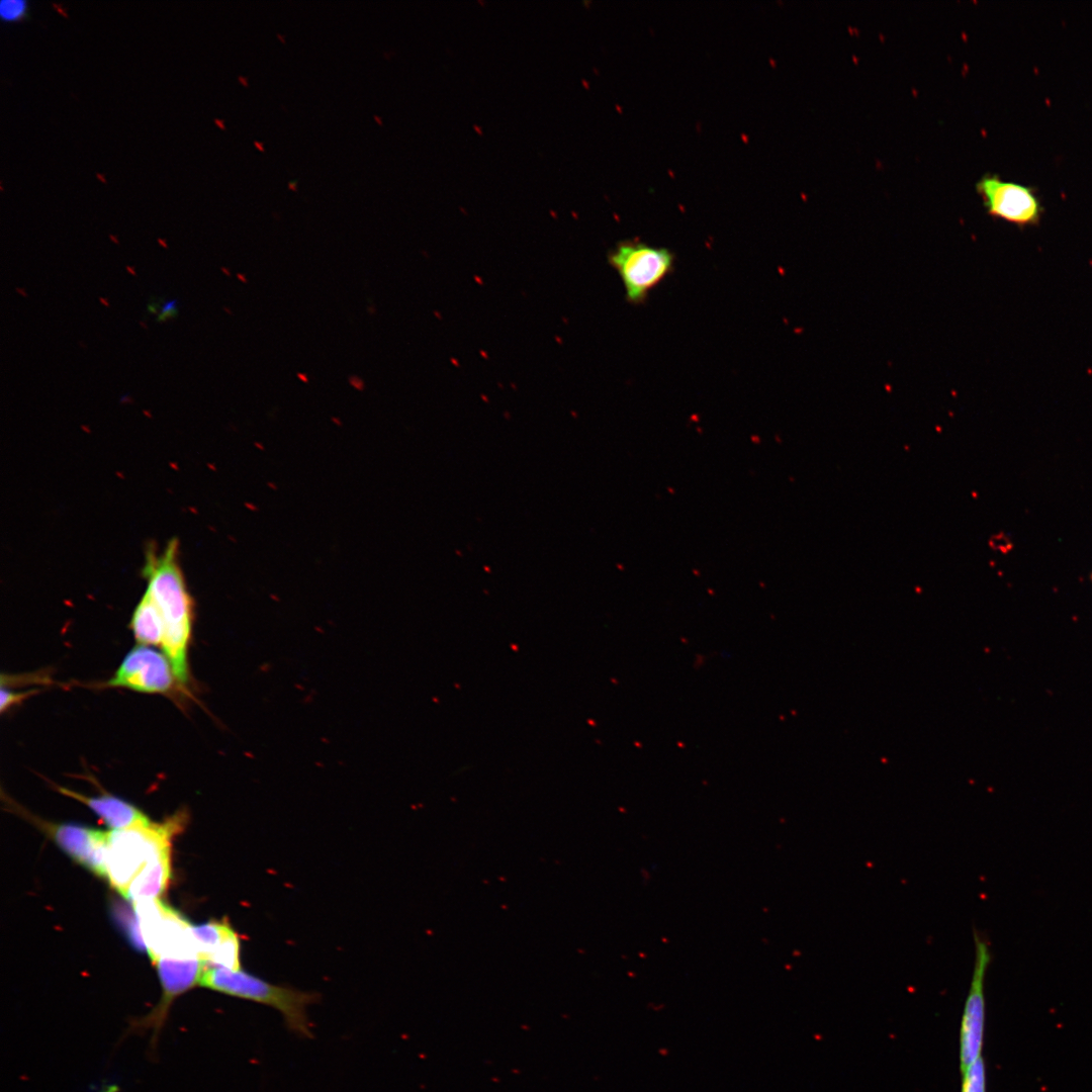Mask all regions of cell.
Listing matches in <instances>:
<instances>
[{
	"label": "cell",
	"mask_w": 1092,
	"mask_h": 1092,
	"mask_svg": "<svg viewBox=\"0 0 1092 1092\" xmlns=\"http://www.w3.org/2000/svg\"><path fill=\"white\" fill-rule=\"evenodd\" d=\"M163 298L153 295L150 297L147 303V314L156 315L160 312L163 305Z\"/></svg>",
	"instance_id": "19"
},
{
	"label": "cell",
	"mask_w": 1092,
	"mask_h": 1092,
	"mask_svg": "<svg viewBox=\"0 0 1092 1092\" xmlns=\"http://www.w3.org/2000/svg\"><path fill=\"white\" fill-rule=\"evenodd\" d=\"M254 145H255V146H256V147H257V148H258V149L260 150V151H262V152H263V151H265V147H264V144H263L262 142H260V141H254Z\"/></svg>",
	"instance_id": "22"
},
{
	"label": "cell",
	"mask_w": 1092,
	"mask_h": 1092,
	"mask_svg": "<svg viewBox=\"0 0 1092 1092\" xmlns=\"http://www.w3.org/2000/svg\"><path fill=\"white\" fill-rule=\"evenodd\" d=\"M133 904L144 943L154 964L161 958L199 959L192 925L177 911L159 899Z\"/></svg>",
	"instance_id": "5"
},
{
	"label": "cell",
	"mask_w": 1092,
	"mask_h": 1092,
	"mask_svg": "<svg viewBox=\"0 0 1092 1092\" xmlns=\"http://www.w3.org/2000/svg\"><path fill=\"white\" fill-rule=\"evenodd\" d=\"M200 986L275 1008L292 1032L312 1036L307 1007L320 999L314 992L274 985L242 970L232 971L209 964L202 974Z\"/></svg>",
	"instance_id": "3"
},
{
	"label": "cell",
	"mask_w": 1092,
	"mask_h": 1092,
	"mask_svg": "<svg viewBox=\"0 0 1092 1092\" xmlns=\"http://www.w3.org/2000/svg\"><path fill=\"white\" fill-rule=\"evenodd\" d=\"M297 377L300 378L304 382L308 381V378L305 375L301 374V373H298Z\"/></svg>",
	"instance_id": "23"
},
{
	"label": "cell",
	"mask_w": 1092,
	"mask_h": 1092,
	"mask_svg": "<svg viewBox=\"0 0 1092 1092\" xmlns=\"http://www.w3.org/2000/svg\"><path fill=\"white\" fill-rule=\"evenodd\" d=\"M37 691H27L22 693L11 692L4 686H1V712L4 713L7 709L11 708L15 704L21 702L25 698L33 695Z\"/></svg>",
	"instance_id": "17"
},
{
	"label": "cell",
	"mask_w": 1092,
	"mask_h": 1092,
	"mask_svg": "<svg viewBox=\"0 0 1092 1092\" xmlns=\"http://www.w3.org/2000/svg\"><path fill=\"white\" fill-rule=\"evenodd\" d=\"M349 380H350V383L352 385H354L356 388L363 389L362 387H363L364 383H363L362 379L358 378L357 376H351Z\"/></svg>",
	"instance_id": "20"
},
{
	"label": "cell",
	"mask_w": 1092,
	"mask_h": 1092,
	"mask_svg": "<svg viewBox=\"0 0 1092 1092\" xmlns=\"http://www.w3.org/2000/svg\"><path fill=\"white\" fill-rule=\"evenodd\" d=\"M975 960L974 969L965 1001L960 1030V1069L964 1073L973 1063L981 1058L985 1025L984 983L991 963L989 940L978 930H974Z\"/></svg>",
	"instance_id": "6"
},
{
	"label": "cell",
	"mask_w": 1092,
	"mask_h": 1092,
	"mask_svg": "<svg viewBox=\"0 0 1092 1092\" xmlns=\"http://www.w3.org/2000/svg\"><path fill=\"white\" fill-rule=\"evenodd\" d=\"M288 187L293 190H298L297 182L295 180H290L288 182Z\"/></svg>",
	"instance_id": "21"
},
{
	"label": "cell",
	"mask_w": 1092,
	"mask_h": 1092,
	"mask_svg": "<svg viewBox=\"0 0 1092 1092\" xmlns=\"http://www.w3.org/2000/svg\"><path fill=\"white\" fill-rule=\"evenodd\" d=\"M57 844L74 860L106 878L109 832L74 824L47 826Z\"/></svg>",
	"instance_id": "10"
},
{
	"label": "cell",
	"mask_w": 1092,
	"mask_h": 1092,
	"mask_svg": "<svg viewBox=\"0 0 1092 1092\" xmlns=\"http://www.w3.org/2000/svg\"><path fill=\"white\" fill-rule=\"evenodd\" d=\"M239 79L242 80L241 81L242 83L244 82L245 85H248V82H247L248 79L246 77L241 76Z\"/></svg>",
	"instance_id": "24"
},
{
	"label": "cell",
	"mask_w": 1092,
	"mask_h": 1092,
	"mask_svg": "<svg viewBox=\"0 0 1092 1092\" xmlns=\"http://www.w3.org/2000/svg\"><path fill=\"white\" fill-rule=\"evenodd\" d=\"M608 262L622 281L626 300L638 305L673 272L675 255L665 247L626 240L609 252Z\"/></svg>",
	"instance_id": "4"
},
{
	"label": "cell",
	"mask_w": 1092,
	"mask_h": 1092,
	"mask_svg": "<svg viewBox=\"0 0 1092 1092\" xmlns=\"http://www.w3.org/2000/svg\"><path fill=\"white\" fill-rule=\"evenodd\" d=\"M170 855H166L146 868L128 886L123 897L136 903L157 899L170 879Z\"/></svg>",
	"instance_id": "13"
},
{
	"label": "cell",
	"mask_w": 1092,
	"mask_h": 1092,
	"mask_svg": "<svg viewBox=\"0 0 1092 1092\" xmlns=\"http://www.w3.org/2000/svg\"><path fill=\"white\" fill-rule=\"evenodd\" d=\"M26 2L21 0H4L0 3V14L7 21L17 20L24 16Z\"/></svg>",
	"instance_id": "16"
},
{
	"label": "cell",
	"mask_w": 1092,
	"mask_h": 1092,
	"mask_svg": "<svg viewBox=\"0 0 1092 1092\" xmlns=\"http://www.w3.org/2000/svg\"><path fill=\"white\" fill-rule=\"evenodd\" d=\"M961 1092H986V1067L982 1057L962 1073Z\"/></svg>",
	"instance_id": "15"
},
{
	"label": "cell",
	"mask_w": 1092,
	"mask_h": 1092,
	"mask_svg": "<svg viewBox=\"0 0 1092 1092\" xmlns=\"http://www.w3.org/2000/svg\"><path fill=\"white\" fill-rule=\"evenodd\" d=\"M129 627L140 644L162 646L165 631L163 618L147 590L132 613Z\"/></svg>",
	"instance_id": "12"
},
{
	"label": "cell",
	"mask_w": 1092,
	"mask_h": 1092,
	"mask_svg": "<svg viewBox=\"0 0 1092 1092\" xmlns=\"http://www.w3.org/2000/svg\"><path fill=\"white\" fill-rule=\"evenodd\" d=\"M177 681L168 657L146 645L133 647L123 658L107 687L142 693L166 694Z\"/></svg>",
	"instance_id": "8"
},
{
	"label": "cell",
	"mask_w": 1092,
	"mask_h": 1092,
	"mask_svg": "<svg viewBox=\"0 0 1092 1092\" xmlns=\"http://www.w3.org/2000/svg\"><path fill=\"white\" fill-rule=\"evenodd\" d=\"M179 302L177 299L167 300L163 303L160 312L156 316V323L165 324L178 316Z\"/></svg>",
	"instance_id": "18"
},
{
	"label": "cell",
	"mask_w": 1092,
	"mask_h": 1092,
	"mask_svg": "<svg viewBox=\"0 0 1092 1092\" xmlns=\"http://www.w3.org/2000/svg\"><path fill=\"white\" fill-rule=\"evenodd\" d=\"M374 118L378 120V123H381V121H380L381 118L380 117H378L377 115H374Z\"/></svg>",
	"instance_id": "25"
},
{
	"label": "cell",
	"mask_w": 1092,
	"mask_h": 1092,
	"mask_svg": "<svg viewBox=\"0 0 1092 1092\" xmlns=\"http://www.w3.org/2000/svg\"><path fill=\"white\" fill-rule=\"evenodd\" d=\"M162 985V1000L155 1009L132 1025L134 1030H152L153 1041L159 1036L167 1020L170 1005L179 995L200 985L207 962L201 959L177 960L161 958L156 963Z\"/></svg>",
	"instance_id": "9"
},
{
	"label": "cell",
	"mask_w": 1092,
	"mask_h": 1092,
	"mask_svg": "<svg viewBox=\"0 0 1092 1092\" xmlns=\"http://www.w3.org/2000/svg\"><path fill=\"white\" fill-rule=\"evenodd\" d=\"M58 790L65 796L73 798L88 806L106 823V825L112 827L114 830L151 823L149 818L141 810L130 803L114 796L104 794L98 797H88L67 788L59 787Z\"/></svg>",
	"instance_id": "11"
},
{
	"label": "cell",
	"mask_w": 1092,
	"mask_h": 1092,
	"mask_svg": "<svg viewBox=\"0 0 1092 1092\" xmlns=\"http://www.w3.org/2000/svg\"><path fill=\"white\" fill-rule=\"evenodd\" d=\"M186 815L177 812L165 822L150 823L109 832L106 878L122 896L130 883L149 866L170 855L172 836L180 831Z\"/></svg>",
	"instance_id": "2"
},
{
	"label": "cell",
	"mask_w": 1092,
	"mask_h": 1092,
	"mask_svg": "<svg viewBox=\"0 0 1092 1092\" xmlns=\"http://www.w3.org/2000/svg\"><path fill=\"white\" fill-rule=\"evenodd\" d=\"M199 959L207 962L216 947L236 931L226 921H209L192 926Z\"/></svg>",
	"instance_id": "14"
},
{
	"label": "cell",
	"mask_w": 1092,
	"mask_h": 1092,
	"mask_svg": "<svg viewBox=\"0 0 1092 1092\" xmlns=\"http://www.w3.org/2000/svg\"><path fill=\"white\" fill-rule=\"evenodd\" d=\"M178 541L171 539L162 553L149 549L143 574L147 592L157 605L164 622L162 648L170 660L177 682L188 680L187 651L191 637L193 604L178 564Z\"/></svg>",
	"instance_id": "1"
},
{
	"label": "cell",
	"mask_w": 1092,
	"mask_h": 1092,
	"mask_svg": "<svg viewBox=\"0 0 1092 1092\" xmlns=\"http://www.w3.org/2000/svg\"><path fill=\"white\" fill-rule=\"evenodd\" d=\"M987 213L1018 228L1037 225L1043 208L1035 189L986 174L976 184Z\"/></svg>",
	"instance_id": "7"
}]
</instances>
